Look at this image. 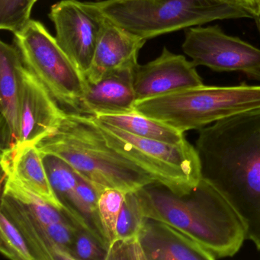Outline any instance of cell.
I'll return each mask as SVG.
<instances>
[{"instance_id":"277c9868","label":"cell","mask_w":260,"mask_h":260,"mask_svg":"<svg viewBox=\"0 0 260 260\" xmlns=\"http://www.w3.org/2000/svg\"><path fill=\"white\" fill-rule=\"evenodd\" d=\"M92 4L109 22L147 41L214 21L254 19L228 0H102Z\"/></svg>"},{"instance_id":"9a60e30c","label":"cell","mask_w":260,"mask_h":260,"mask_svg":"<svg viewBox=\"0 0 260 260\" xmlns=\"http://www.w3.org/2000/svg\"><path fill=\"white\" fill-rule=\"evenodd\" d=\"M146 260H214L200 245L164 222L146 217L138 234Z\"/></svg>"},{"instance_id":"5b68a950","label":"cell","mask_w":260,"mask_h":260,"mask_svg":"<svg viewBox=\"0 0 260 260\" xmlns=\"http://www.w3.org/2000/svg\"><path fill=\"white\" fill-rule=\"evenodd\" d=\"M260 108V86H202L137 101L135 112L179 132L201 130Z\"/></svg>"},{"instance_id":"7402d4cb","label":"cell","mask_w":260,"mask_h":260,"mask_svg":"<svg viewBox=\"0 0 260 260\" xmlns=\"http://www.w3.org/2000/svg\"><path fill=\"white\" fill-rule=\"evenodd\" d=\"M146 217L135 191L125 193L116 228V240L138 237Z\"/></svg>"},{"instance_id":"8fae6325","label":"cell","mask_w":260,"mask_h":260,"mask_svg":"<svg viewBox=\"0 0 260 260\" xmlns=\"http://www.w3.org/2000/svg\"><path fill=\"white\" fill-rule=\"evenodd\" d=\"M137 67L116 70L95 83H86L79 114L97 116L135 112L134 77Z\"/></svg>"},{"instance_id":"5bb4252c","label":"cell","mask_w":260,"mask_h":260,"mask_svg":"<svg viewBox=\"0 0 260 260\" xmlns=\"http://www.w3.org/2000/svg\"><path fill=\"white\" fill-rule=\"evenodd\" d=\"M20 54L15 45L0 42V104L3 150L20 144Z\"/></svg>"},{"instance_id":"7c38bea8","label":"cell","mask_w":260,"mask_h":260,"mask_svg":"<svg viewBox=\"0 0 260 260\" xmlns=\"http://www.w3.org/2000/svg\"><path fill=\"white\" fill-rule=\"evenodd\" d=\"M146 42L103 16L92 65L85 77L86 83H95L116 70L138 66V54Z\"/></svg>"},{"instance_id":"4fadbf2b","label":"cell","mask_w":260,"mask_h":260,"mask_svg":"<svg viewBox=\"0 0 260 260\" xmlns=\"http://www.w3.org/2000/svg\"><path fill=\"white\" fill-rule=\"evenodd\" d=\"M42 157L51 186L61 204L62 213L74 224L90 233L109 250L103 228L95 221L79 194L75 172L57 156L44 155Z\"/></svg>"},{"instance_id":"4316f807","label":"cell","mask_w":260,"mask_h":260,"mask_svg":"<svg viewBox=\"0 0 260 260\" xmlns=\"http://www.w3.org/2000/svg\"><path fill=\"white\" fill-rule=\"evenodd\" d=\"M252 15L253 17L260 14V0H228Z\"/></svg>"},{"instance_id":"6da1fadb","label":"cell","mask_w":260,"mask_h":260,"mask_svg":"<svg viewBox=\"0 0 260 260\" xmlns=\"http://www.w3.org/2000/svg\"><path fill=\"white\" fill-rule=\"evenodd\" d=\"M194 147L202 178L229 202L260 252V108L201 129Z\"/></svg>"},{"instance_id":"e0dca14e","label":"cell","mask_w":260,"mask_h":260,"mask_svg":"<svg viewBox=\"0 0 260 260\" xmlns=\"http://www.w3.org/2000/svg\"><path fill=\"white\" fill-rule=\"evenodd\" d=\"M1 211L20 231L35 259L67 260L48 234L47 225L17 199L3 194Z\"/></svg>"},{"instance_id":"f546056e","label":"cell","mask_w":260,"mask_h":260,"mask_svg":"<svg viewBox=\"0 0 260 260\" xmlns=\"http://www.w3.org/2000/svg\"><path fill=\"white\" fill-rule=\"evenodd\" d=\"M95 2H100V1H102V0H94Z\"/></svg>"},{"instance_id":"52a82bcc","label":"cell","mask_w":260,"mask_h":260,"mask_svg":"<svg viewBox=\"0 0 260 260\" xmlns=\"http://www.w3.org/2000/svg\"><path fill=\"white\" fill-rule=\"evenodd\" d=\"M182 51L196 67L215 72H240L260 81V49L228 36L219 25L187 28Z\"/></svg>"},{"instance_id":"8992f818","label":"cell","mask_w":260,"mask_h":260,"mask_svg":"<svg viewBox=\"0 0 260 260\" xmlns=\"http://www.w3.org/2000/svg\"><path fill=\"white\" fill-rule=\"evenodd\" d=\"M13 36L22 63L46 86L60 107L66 113H80L86 80L55 37L42 22L31 19Z\"/></svg>"},{"instance_id":"484cf974","label":"cell","mask_w":260,"mask_h":260,"mask_svg":"<svg viewBox=\"0 0 260 260\" xmlns=\"http://www.w3.org/2000/svg\"><path fill=\"white\" fill-rule=\"evenodd\" d=\"M112 259L146 260L138 236L115 241L109 248L106 258V260Z\"/></svg>"},{"instance_id":"30bf717a","label":"cell","mask_w":260,"mask_h":260,"mask_svg":"<svg viewBox=\"0 0 260 260\" xmlns=\"http://www.w3.org/2000/svg\"><path fill=\"white\" fill-rule=\"evenodd\" d=\"M19 74L20 144H35L39 138L57 127L66 112L22 60Z\"/></svg>"},{"instance_id":"cb8c5ba5","label":"cell","mask_w":260,"mask_h":260,"mask_svg":"<svg viewBox=\"0 0 260 260\" xmlns=\"http://www.w3.org/2000/svg\"><path fill=\"white\" fill-rule=\"evenodd\" d=\"M74 255L76 260H106L108 250L90 233L78 228L74 240Z\"/></svg>"},{"instance_id":"44dd1931","label":"cell","mask_w":260,"mask_h":260,"mask_svg":"<svg viewBox=\"0 0 260 260\" xmlns=\"http://www.w3.org/2000/svg\"><path fill=\"white\" fill-rule=\"evenodd\" d=\"M0 251L12 260H36L20 231L2 211L0 214Z\"/></svg>"},{"instance_id":"d4e9b609","label":"cell","mask_w":260,"mask_h":260,"mask_svg":"<svg viewBox=\"0 0 260 260\" xmlns=\"http://www.w3.org/2000/svg\"><path fill=\"white\" fill-rule=\"evenodd\" d=\"M78 228L71 220L47 225L48 234L64 254L67 260H76L74 255V245Z\"/></svg>"},{"instance_id":"ffe728a7","label":"cell","mask_w":260,"mask_h":260,"mask_svg":"<svg viewBox=\"0 0 260 260\" xmlns=\"http://www.w3.org/2000/svg\"><path fill=\"white\" fill-rule=\"evenodd\" d=\"M125 193L115 188H109L105 190L99 199V214L109 249L116 240L117 223Z\"/></svg>"},{"instance_id":"f1b7e54d","label":"cell","mask_w":260,"mask_h":260,"mask_svg":"<svg viewBox=\"0 0 260 260\" xmlns=\"http://www.w3.org/2000/svg\"><path fill=\"white\" fill-rule=\"evenodd\" d=\"M39 0H33V2H34V4H36V2H38Z\"/></svg>"},{"instance_id":"ac0fdd59","label":"cell","mask_w":260,"mask_h":260,"mask_svg":"<svg viewBox=\"0 0 260 260\" xmlns=\"http://www.w3.org/2000/svg\"><path fill=\"white\" fill-rule=\"evenodd\" d=\"M95 117L102 122L141 138L172 144H182L187 141L182 132L136 112L124 115H100Z\"/></svg>"},{"instance_id":"3957f363","label":"cell","mask_w":260,"mask_h":260,"mask_svg":"<svg viewBox=\"0 0 260 260\" xmlns=\"http://www.w3.org/2000/svg\"><path fill=\"white\" fill-rule=\"evenodd\" d=\"M35 144L42 156L63 159L100 194L109 188L127 193L158 183L147 170L108 143L94 115L65 113L57 127Z\"/></svg>"},{"instance_id":"ba28073f","label":"cell","mask_w":260,"mask_h":260,"mask_svg":"<svg viewBox=\"0 0 260 260\" xmlns=\"http://www.w3.org/2000/svg\"><path fill=\"white\" fill-rule=\"evenodd\" d=\"M48 17L54 23L57 43L85 78L92 65L103 16L92 2L60 0L51 7Z\"/></svg>"},{"instance_id":"83f0119b","label":"cell","mask_w":260,"mask_h":260,"mask_svg":"<svg viewBox=\"0 0 260 260\" xmlns=\"http://www.w3.org/2000/svg\"><path fill=\"white\" fill-rule=\"evenodd\" d=\"M254 21H255V25H256L257 30H258V35L260 37V14L254 17Z\"/></svg>"},{"instance_id":"d6986e66","label":"cell","mask_w":260,"mask_h":260,"mask_svg":"<svg viewBox=\"0 0 260 260\" xmlns=\"http://www.w3.org/2000/svg\"><path fill=\"white\" fill-rule=\"evenodd\" d=\"M4 177L5 184L3 194H8L17 199L45 225L70 220L61 211L47 203L45 201L25 188L11 176L4 175Z\"/></svg>"},{"instance_id":"2e32d148","label":"cell","mask_w":260,"mask_h":260,"mask_svg":"<svg viewBox=\"0 0 260 260\" xmlns=\"http://www.w3.org/2000/svg\"><path fill=\"white\" fill-rule=\"evenodd\" d=\"M1 166L4 175L11 176L62 212L61 204L51 186L43 157L34 143H24L14 149L3 150Z\"/></svg>"},{"instance_id":"603a6c76","label":"cell","mask_w":260,"mask_h":260,"mask_svg":"<svg viewBox=\"0 0 260 260\" xmlns=\"http://www.w3.org/2000/svg\"><path fill=\"white\" fill-rule=\"evenodd\" d=\"M33 0H0V28L14 34L31 19Z\"/></svg>"},{"instance_id":"9c48e42d","label":"cell","mask_w":260,"mask_h":260,"mask_svg":"<svg viewBox=\"0 0 260 260\" xmlns=\"http://www.w3.org/2000/svg\"><path fill=\"white\" fill-rule=\"evenodd\" d=\"M196 68L185 56L174 54L164 47L157 58L138 64L135 69L134 87L137 101L204 85Z\"/></svg>"},{"instance_id":"7a4b0ae2","label":"cell","mask_w":260,"mask_h":260,"mask_svg":"<svg viewBox=\"0 0 260 260\" xmlns=\"http://www.w3.org/2000/svg\"><path fill=\"white\" fill-rule=\"evenodd\" d=\"M147 218L167 223L217 258L235 255L246 240L243 221L221 193L202 178L185 194L153 183L135 191Z\"/></svg>"}]
</instances>
